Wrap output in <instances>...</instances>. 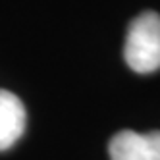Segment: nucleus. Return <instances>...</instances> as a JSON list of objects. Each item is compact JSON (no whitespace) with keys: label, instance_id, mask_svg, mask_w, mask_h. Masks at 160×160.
I'll use <instances>...</instances> for the list:
<instances>
[{"label":"nucleus","instance_id":"obj_3","mask_svg":"<svg viewBox=\"0 0 160 160\" xmlns=\"http://www.w3.org/2000/svg\"><path fill=\"white\" fill-rule=\"evenodd\" d=\"M25 106L14 93L0 89V151L12 147L25 131Z\"/></svg>","mask_w":160,"mask_h":160},{"label":"nucleus","instance_id":"obj_2","mask_svg":"<svg viewBox=\"0 0 160 160\" xmlns=\"http://www.w3.org/2000/svg\"><path fill=\"white\" fill-rule=\"evenodd\" d=\"M108 152L112 160H160V131H120L110 139Z\"/></svg>","mask_w":160,"mask_h":160},{"label":"nucleus","instance_id":"obj_1","mask_svg":"<svg viewBox=\"0 0 160 160\" xmlns=\"http://www.w3.org/2000/svg\"><path fill=\"white\" fill-rule=\"evenodd\" d=\"M123 58L137 73H152L160 68V16L156 12H143L129 23Z\"/></svg>","mask_w":160,"mask_h":160}]
</instances>
